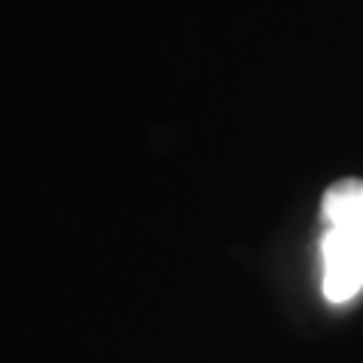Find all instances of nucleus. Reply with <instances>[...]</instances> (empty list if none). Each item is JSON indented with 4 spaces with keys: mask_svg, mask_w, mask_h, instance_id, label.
Here are the masks:
<instances>
[{
    "mask_svg": "<svg viewBox=\"0 0 363 363\" xmlns=\"http://www.w3.org/2000/svg\"><path fill=\"white\" fill-rule=\"evenodd\" d=\"M321 236L324 297L342 306L363 288V182L342 179L324 191Z\"/></svg>",
    "mask_w": 363,
    "mask_h": 363,
    "instance_id": "nucleus-1",
    "label": "nucleus"
}]
</instances>
